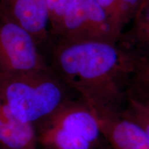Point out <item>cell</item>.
I'll list each match as a JSON object with an SVG mask.
<instances>
[{
	"label": "cell",
	"instance_id": "obj_13",
	"mask_svg": "<svg viewBox=\"0 0 149 149\" xmlns=\"http://www.w3.org/2000/svg\"><path fill=\"white\" fill-rule=\"evenodd\" d=\"M137 74L149 85V59H140Z\"/></svg>",
	"mask_w": 149,
	"mask_h": 149
},
{
	"label": "cell",
	"instance_id": "obj_5",
	"mask_svg": "<svg viewBox=\"0 0 149 149\" xmlns=\"http://www.w3.org/2000/svg\"><path fill=\"white\" fill-rule=\"evenodd\" d=\"M40 123L60 128L96 146H101L106 141L95 113L86 102L78 97L70 99Z\"/></svg>",
	"mask_w": 149,
	"mask_h": 149
},
{
	"label": "cell",
	"instance_id": "obj_6",
	"mask_svg": "<svg viewBox=\"0 0 149 149\" xmlns=\"http://www.w3.org/2000/svg\"><path fill=\"white\" fill-rule=\"evenodd\" d=\"M0 16L33 35L40 48L51 33L46 0H0Z\"/></svg>",
	"mask_w": 149,
	"mask_h": 149
},
{
	"label": "cell",
	"instance_id": "obj_3",
	"mask_svg": "<svg viewBox=\"0 0 149 149\" xmlns=\"http://www.w3.org/2000/svg\"><path fill=\"white\" fill-rule=\"evenodd\" d=\"M33 35L0 16V74L50 68Z\"/></svg>",
	"mask_w": 149,
	"mask_h": 149
},
{
	"label": "cell",
	"instance_id": "obj_2",
	"mask_svg": "<svg viewBox=\"0 0 149 149\" xmlns=\"http://www.w3.org/2000/svg\"><path fill=\"white\" fill-rule=\"evenodd\" d=\"M51 69L0 74V99L20 122L35 126L73 98Z\"/></svg>",
	"mask_w": 149,
	"mask_h": 149
},
{
	"label": "cell",
	"instance_id": "obj_1",
	"mask_svg": "<svg viewBox=\"0 0 149 149\" xmlns=\"http://www.w3.org/2000/svg\"><path fill=\"white\" fill-rule=\"evenodd\" d=\"M139 59L100 40L61 41L50 67L95 114L120 115Z\"/></svg>",
	"mask_w": 149,
	"mask_h": 149
},
{
	"label": "cell",
	"instance_id": "obj_4",
	"mask_svg": "<svg viewBox=\"0 0 149 149\" xmlns=\"http://www.w3.org/2000/svg\"><path fill=\"white\" fill-rule=\"evenodd\" d=\"M109 17L97 0H74L63 19L61 41L100 40L109 31Z\"/></svg>",
	"mask_w": 149,
	"mask_h": 149
},
{
	"label": "cell",
	"instance_id": "obj_14",
	"mask_svg": "<svg viewBox=\"0 0 149 149\" xmlns=\"http://www.w3.org/2000/svg\"><path fill=\"white\" fill-rule=\"evenodd\" d=\"M144 22H146V24L147 26H149V6L147 7L146 10H145L144 14Z\"/></svg>",
	"mask_w": 149,
	"mask_h": 149
},
{
	"label": "cell",
	"instance_id": "obj_10",
	"mask_svg": "<svg viewBox=\"0 0 149 149\" xmlns=\"http://www.w3.org/2000/svg\"><path fill=\"white\" fill-rule=\"evenodd\" d=\"M35 128L37 143L43 149H97L100 146L43 123L35 125Z\"/></svg>",
	"mask_w": 149,
	"mask_h": 149
},
{
	"label": "cell",
	"instance_id": "obj_15",
	"mask_svg": "<svg viewBox=\"0 0 149 149\" xmlns=\"http://www.w3.org/2000/svg\"><path fill=\"white\" fill-rule=\"evenodd\" d=\"M97 149H112L111 147L109 146V144L107 142V141L104 143L102 146H100Z\"/></svg>",
	"mask_w": 149,
	"mask_h": 149
},
{
	"label": "cell",
	"instance_id": "obj_12",
	"mask_svg": "<svg viewBox=\"0 0 149 149\" xmlns=\"http://www.w3.org/2000/svg\"><path fill=\"white\" fill-rule=\"evenodd\" d=\"M109 16H120L132 10L138 0H97Z\"/></svg>",
	"mask_w": 149,
	"mask_h": 149
},
{
	"label": "cell",
	"instance_id": "obj_8",
	"mask_svg": "<svg viewBox=\"0 0 149 149\" xmlns=\"http://www.w3.org/2000/svg\"><path fill=\"white\" fill-rule=\"evenodd\" d=\"M0 146L3 149H37L35 126L20 122L0 99Z\"/></svg>",
	"mask_w": 149,
	"mask_h": 149
},
{
	"label": "cell",
	"instance_id": "obj_7",
	"mask_svg": "<svg viewBox=\"0 0 149 149\" xmlns=\"http://www.w3.org/2000/svg\"><path fill=\"white\" fill-rule=\"evenodd\" d=\"M104 138L112 149H149V137L132 121L117 114H95Z\"/></svg>",
	"mask_w": 149,
	"mask_h": 149
},
{
	"label": "cell",
	"instance_id": "obj_11",
	"mask_svg": "<svg viewBox=\"0 0 149 149\" xmlns=\"http://www.w3.org/2000/svg\"><path fill=\"white\" fill-rule=\"evenodd\" d=\"M74 0H46L51 32L59 33L65 15Z\"/></svg>",
	"mask_w": 149,
	"mask_h": 149
},
{
	"label": "cell",
	"instance_id": "obj_16",
	"mask_svg": "<svg viewBox=\"0 0 149 149\" xmlns=\"http://www.w3.org/2000/svg\"><path fill=\"white\" fill-rule=\"evenodd\" d=\"M0 149H3V148H2V147H1V146H0Z\"/></svg>",
	"mask_w": 149,
	"mask_h": 149
},
{
	"label": "cell",
	"instance_id": "obj_9",
	"mask_svg": "<svg viewBox=\"0 0 149 149\" xmlns=\"http://www.w3.org/2000/svg\"><path fill=\"white\" fill-rule=\"evenodd\" d=\"M121 116L137 124L149 137V85L136 73Z\"/></svg>",
	"mask_w": 149,
	"mask_h": 149
}]
</instances>
